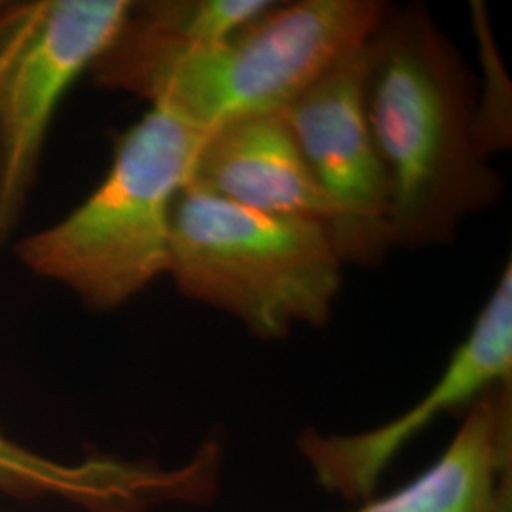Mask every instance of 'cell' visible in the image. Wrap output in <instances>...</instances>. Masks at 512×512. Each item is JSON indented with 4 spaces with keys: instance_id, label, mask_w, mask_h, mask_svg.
I'll return each mask as SVG.
<instances>
[{
    "instance_id": "obj_6",
    "label": "cell",
    "mask_w": 512,
    "mask_h": 512,
    "mask_svg": "<svg viewBox=\"0 0 512 512\" xmlns=\"http://www.w3.org/2000/svg\"><path fill=\"white\" fill-rule=\"evenodd\" d=\"M365 44L338 61L281 112L332 209L340 258L380 266L395 247L391 184L366 120Z\"/></svg>"
},
{
    "instance_id": "obj_9",
    "label": "cell",
    "mask_w": 512,
    "mask_h": 512,
    "mask_svg": "<svg viewBox=\"0 0 512 512\" xmlns=\"http://www.w3.org/2000/svg\"><path fill=\"white\" fill-rule=\"evenodd\" d=\"M190 181L228 202L268 215L313 220L330 232L329 200L281 114L243 118L207 131Z\"/></svg>"
},
{
    "instance_id": "obj_3",
    "label": "cell",
    "mask_w": 512,
    "mask_h": 512,
    "mask_svg": "<svg viewBox=\"0 0 512 512\" xmlns=\"http://www.w3.org/2000/svg\"><path fill=\"white\" fill-rule=\"evenodd\" d=\"M203 137L150 107L120 135L92 194L67 217L19 239V262L92 310L124 306L167 275L173 205L192 179Z\"/></svg>"
},
{
    "instance_id": "obj_7",
    "label": "cell",
    "mask_w": 512,
    "mask_h": 512,
    "mask_svg": "<svg viewBox=\"0 0 512 512\" xmlns=\"http://www.w3.org/2000/svg\"><path fill=\"white\" fill-rule=\"evenodd\" d=\"M505 382H512L511 262L437 384L416 406L363 433L321 435L306 429L296 446L323 490L346 501H368L389 465L425 427L440 414L467 410L484 391Z\"/></svg>"
},
{
    "instance_id": "obj_1",
    "label": "cell",
    "mask_w": 512,
    "mask_h": 512,
    "mask_svg": "<svg viewBox=\"0 0 512 512\" xmlns=\"http://www.w3.org/2000/svg\"><path fill=\"white\" fill-rule=\"evenodd\" d=\"M363 101L391 184L395 245H444L497 202L475 78L421 4L385 6L365 42Z\"/></svg>"
},
{
    "instance_id": "obj_2",
    "label": "cell",
    "mask_w": 512,
    "mask_h": 512,
    "mask_svg": "<svg viewBox=\"0 0 512 512\" xmlns=\"http://www.w3.org/2000/svg\"><path fill=\"white\" fill-rule=\"evenodd\" d=\"M385 6L380 0L272 2L230 37L198 48L152 42L120 27L90 74L97 86L139 95L207 133L281 114L365 44Z\"/></svg>"
},
{
    "instance_id": "obj_5",
    "label": "cell",
    "mask_w": 512,
    "mask_h": 512,
    "mask_svg": "<svg viewBox=\"0 0 512 512\" xmlns=\"http://www.w3.org/2000/svg\"><path fill=\"white\" fill-rule=\"evenodd\" d=\"M129 0L0 2V247L14 238L61 101L118 35Z\"/></svg>"
},
{
    "instance_id": "obj_8",
    "label": "cell",
    "mask_w": 512,
    "mask_h": 512,
    "mask_svg": "<svg viewBox=\"0 0 512 512\" xmlns=\"http://www.w3.org/2000/svg\"><path fill=\"white\" fill-rule=\"evenodd\" d=\"M220 446L207 440L188 463L90 458L59 463L19 446L0 431V492L10 497H55L88 512H141L164 501L203 503L217 494Z\"/></svg>"
},
{
    "instance_id": "obj_4",
    "label": "cell",
    "mask_w": 512,
    "mask_h": 512,
    "mask_svg": "<svg viewBox=\"0 0 512 512\" xmlns=\"http://www.w3.org/2000/svg\"><path fill=\"white\" fill-rule=\"evenodd\" d=\"M342 266L325 224L260 213L194 181L173 205L167 275L184 298L236 317L260 340L325 327Z\"/></svg>"
},
{
    "instance_id": "obj_10",
    "label": "cell",
    "mask_w": 512,
    "mask_h": 512,
    "mask_svg": "<svg viewBox=\"0 0 512 512\" xmlns=\"http://www.w3.org/2000/svg\"><path fill=\"white\" fill-rule=\"evenodd\" d=\"M355 512H512V382L469 404L433 465Z\"/></svg>"
}]
</instances>
